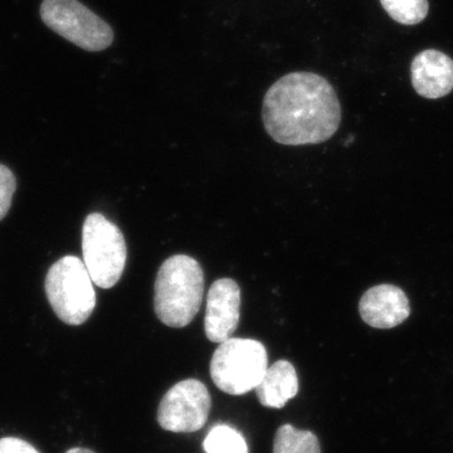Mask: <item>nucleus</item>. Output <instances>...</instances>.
<instances>
[{"instance_id":"obj_1","label":"nucleus","mask_w":453,"mask_h":453,"mask_svg":"<svg viewBox=\"0 0 453 453\" xmlns=\"http://www.w3.org/2000/svg\"><path fill=\"white\" fill-rule=\"evenodd\" d=\"M262 120L279 144H321L338 131L342 106L335 89L320 74L292 73L268 88Z\"/></svg>"},{"instance_id":"obj_2","label":"nucleus","mask_w":453,"mask_h":453,"mask_svg":"<svg viewBox=\"0 0 453 453\" xmlns=\"http://www.w3.org/2000/svg\"><path fill=\"white\" fill-rule=\"evenodd\" d=\"M154 309L166 326L180 329L195 320L204 292V273L195 258L175 255L157 271Z\"/></svg>"},{"instance_id":"obj_3","label":"nucleus","mask_w":453,"mask_h":453,"mask_svg":"<svg viewBox=\"0 0 453 453\" xmlns=\"http://www.w3.org/2000/svg\"><path fill=\"white\" fill-rule=\"evenodd\" d=\"M44 288L53 311L65 324L85 323L96 306L94 281L83 261L74 256H65L50 268Z\"/></svg>"},{"instance_id":"obj_4","label":"nucleus","mask_w":453,"mask_h":453,"mask_svg":"<svg viewBox=\"0 0 453 453\" xmlns=\"http://www.w3.org/2000/svg\"><path fill=\"white\" fill-rule=\"evenodd\" d=\"M268 368L266 348L253 339L220 342L211 360V377L226 395H242L258 386Z\"/></svg>"},{"instance_id":"obj_5","label":"nucleus","mask_w":453,"mask_h":453,"mask_svg":"<svg viewBox=\"0 0 453 453\" xmlns=\"http://www.w3.org/2000/svg\"><path fill=\"white\" fill-rule=\"evenodd\" d=\"M82 255L95 285L113 288L127 265V242L121 229L103 214H89L83 223Z\"/></svg>"},{"instance_id":"obj_6","label":"nucleus","mask_w":453,"mask_h":453,"mask_svg":"<svg viewBox=\"0 0 453 453\" xmlns=\"http://www.w3.org/2000/svg\"><path fill=\"white\" fill-rule=\"evenodd\" d=\"M40 14L44 25L80 49L100 52L112 44L111 27L79 0H43Z\"/></svg>"},{"instance_id":"obj_7","label":"nucleus","mask_w":453,"mask_h":453,"mask_svg":"<svg viewBox=\"0 0 453 453\" xmlns=\"http://www.w3.org/2000/svg\"><path fill=\"white\" fill-rule=\"evenodd\" d=\"M211 399L201 380L179 381L168 390L157 410L160 427L174 434H192L204 427Z\"/></svg>"},{"instance_id":"obj_8","label":"nucleus","mask_w":453,"mask_h":453,"mask_svg":"<svg viewBox=\"0 0 453 453\" xmlns=\"http://www.w3.org/2000/svg\"><path fill=\"white\" fill-rule=\"evenodd\" d=\"M241 316V288L232 279H220L211 286L205 310V335L211 342L232 338Z\"/></svg>"},{"instance_id":"obj_9","label":"nucleus","mask_w":453,"mask_h":453,"mask_svg":"<svg viewBox=\"0 0 453 453\" xmlns=\"http://www.w3.org/2000/svg\"><path fill=\"white\" fill-rule=\"evenodd\" d=\"M363 321L375 329H393L411 315L410 300L395 285L374 286L363 295L359 303Z\"/></svg>"},{"instance_id":"obj_10","label":"nucleus","mask_w":453,"mask_h":453,"mask_svg":"<svg viewBox=\"0 0 453 453\" xmlns=\"http://www.w3.org/2000/svg\"><path fill=\"white\" fill-rule=\"evenodd\" d=\"M412 85L422 97H445L453 89V59L436 50H423L413 59Z\"/></svg>"},{"instance_id":"obj_11","label":"nucleus","mask_w":453,"mask_h":453,"mask_svg":"<svg viewBox=\"0 0 453 453\" xmlns=\"http://www.w3.org/2000/svg\"><path fill=\"white\" fill-rule=\"evenodd\" d=\"M259 403L268 408L285 407L299 392V378L294 365L288 360H279L268 366L255 388Z\"/></svg>"},{"instance_id":"obj_12","label":"nucleus","mask_w":453,"mask_h":453,"mask_svg":"<svg viewBox=\"0 0 453 453\" xmlns=\"http://www.w3.org/2000/svg\"><path fill=\"white\" fill-rule=\"evenodd\" d=\"M273 453H321V449L312 432L285 425L277 429Z\"/></svg>"},{"instance_id":"obj_13","label":"nucleus","mask_w":453,"mask_h":453,"mask_svg":"<svg viewBox=\"0 0 453 453\" xmlns=\"http://www.w3.org/2000/svg\"><path fill=\"white\" fill-rule=\"evenodd\" d=\"M203 447L207 453H249V446L242 434L226 425L211 428Z\"/></svg>"},{"instance_id":"obj_14","label":"nucleus","mask_w":453,"mask_h":453,"mask_svg":"<svg viewBox=\"0 0 453 453\" xmlns=\"http://www.w3.org/2000/svg\"><path fill=\"white\" fill-rule=\"evenodd\" d=\"M387 13L404 26L421 23L428 14V0H380Z\"/></svg>"},{"instance_id":"obj_15","label":"nucleus","mask_w":453,"mask_h":453,"mask_svg":"<svg viewBox=\"0 0 453 453\" xmlns=\"http://www.w3.org/2000/svg\"><path fill=\"white\" fill-rule=\"evenodd\" d=\"M17 180L7 166L0 164V220L7 216L11 210L12 199L16 192Z\"/></svg>"},{"instance_id":"obj_16","label":"nucleus","mask_w":453,"mask_h":453,"mask_svg":"<svg viewBox=\"0 0 453 453\" xmlns=\"http://www.w3.org/2000/svg\"><path fill=\"white\" fill-rule=\"evenodd\" d=\"M0 453H40L37 449L20 440V438L4 437L0 438Z\"/></svg>"},{"instance_id":"obj_17","label":"nucleus","mask_w":453,"mask_h":453,"mask_svg":"<svg viewBox=\"0 0 453 453\" xmlns=\"http://www.w3.org/2000/svg\"><path fill=\"white\" fill-rule=\"evenodd\" d=\"M65 453H95L88 449H83V447H74V449H68Z\"/></svg>"}]
</instances>
